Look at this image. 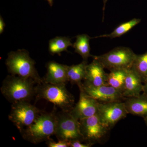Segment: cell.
Instances as JSON below:
<instances>
[{
    "instance_id": "obj_1",
    "label": "cell",
    "mask_w": 147,
    "mask_h": 147,
    "mask_svg": "<svg viewBox=\"0 0 147 147\" xmlns=\"http://www.w3.org/2000/svg\"><path fill=\"white\" fill-rule=\"evenodd\" d=\"M36 83L33 80L16 75H8L3 81L2 94L11 103L30 101L36 94Z\"/></svg>"
},
{
    "instance_id": "obj_2",
    "label": "cell",
    "mask_w": 147,
    "mask_h": 147,
    "mask_svg": "<svg viewBox=\"0 0 147 147\" xmlns=\"http://www.w3.org/2000/svg\"><path fill=\"white\" fill-rule=\"evenodd\" d=\"M56 113H40L30 126L20 132L24 140L34 144L47 142L55 135Z\"/></svg>"
},
{
    "instance_id": "obj_3",
    "label": "cell",
    "mask_w": 147,
    "mask_h": 147,
    "mask_svg": "<svg viewBox=\"0 0 147 147\" xmlns=\"http://www.w3.org/2000/svg\"><path fill=\"white\" fill-rule=\"evenodd\" d=\"M5 64L8 71L12 75L32 79L37 84L43 83L35 67L34 60L28 52L20 50L9 53Z\"/></svg>"
},
{
    "instance_id": "obj_4",
    "label": "cell",
    "mask_w": 147,
    "mask_h": 147,
    "mask_svg": "<svg viewBox=\"0 0 147 147\" xmlns=\"http://www.w3.org/2000/svg\"><path fill=\"white\" fill-rule=\"evenodd\" d=\"M36 100L45 99L61 110L70 112L74 106V96L67 89L65 84L44 83L36 87Z\"/></svg>"
},
{
    "instance_id": "obj_5",
    "label": "cell",
    "mask_w": 147,
    "mask_h": 147,
    "mask_svg": "<svg viewBox=\"0 0 147 147\" xmlns=\"http://www.w3.org/2000/svg\"><path fill=\"white\" fill-rule=\"evenodd\" d=\"M130 48L127 47H116L110 52L100 56H92L104 68L110 71L131 68L136 56Z\"/></svg>"
},
{
    "instance_id": "obj_6",
    "label": "cell",
    "mask_w": 147,
    "mask_h": 147,
    "mask_svg": "<svg viewBox=\"0 0 147 147\" xmlns=\"http://www.w3.org/2000/svg\"><path fill=\"white\" fill-rule=\"evenodd\" d=\"M55 135L58 140L84 142L80 131L79 120L74 117L70 112L61 110L59 113H56Z\"/></svg>"
},
{
    "instance_id": "obj_7",
    "label": "cell",
    "mask_w": 147,
    "mask_h": 147,
    "mask_svg": "<svg viewBox=\"0 0 147 147\" xmlns=\"http://www.w3.org/2000/svg\"><path fill=\"white\" fill-rule=\"evenodd\" d=\"M40 113L29 101H20L12 103L8 118L21 132L33 123Z\"/></svg>"
},
{
    "instance_id": "obj_8",
    "label": "cell",
    "mask_w": 147,
    "mask_h": 147,
    "mask_svg": "<svg viewBox=\"0 0 147 147\" xmlns=\"http://www.w3.org/2000/svg\"><path fill=\"white\" fill-rule=\"evenodd\" d=\"M79 121L84 142L94 144L102 143L107 138L110 129L101 123L97 114Z\"/></svg>"
},
{
    "instance_id": "obj_9",
    "label": "cell",
    "mask_w": 147,
    "mask_h": 147,
    "mask_svg": "<svg viewBox=\"0 0 147 147\" xmlns=\"http://www.w3.org/2000/svg\"><path fill=\"white\" fill-rule=\"evenodd\" d=\"M127 114L123 101L99 102L98 115L101 123L110 129L119 121L126 117Z\"/></svg>"
},
{
    "instance_id": "obj_10",
    "label": "cell",
    "mask_w": 147,
    "mask_h": 147,
    "mask_svg": "<svg viewBox=\"0 0 147 147\" xmlns=\"http://www.w3.org/2000/svg\"><path fill=\"white\" fill-rule=\"evenodd\" d=\"M78 86L80 90L79 101L74 105L70 113L74 117L80 120L97 114L99 102L87 94L81 85Z\"/></svg>"
},
{
    "instance_id": "obj_11",
    "label": "cell",
    "mask_w": 147,
    "mask_h": 147,
    "mask_svg": "<svg viewBox=\"0 0 147 147\" xmlns=\"http://www.w3.org/2000/svg\"><path fill=\"white\" fill-rule=\"evenodd\" d=\"M80 85L87 94L101 103L123 101L125 98L120 92L108 85L97 87L85 85L83 83Z\"/></svg>"
},
{
    "instance_id": "obj_12",
    "label": "cell",
    "mask_w": 147,
    "mask_h": 147,
    "mask_svg": "<svg viewBox=\"0 0 147 147\" xmlns=\"http://www.w3.org/2000/svg\"><path fill=\"white\" fill-rule=\"evenodd\" d=\"M104 69L98 61L93 59L91 63L87 65L83 84L94 87L108 85V74L105 72Z\"/></svg>"
},
{
    "instance_id": "obj_13",
    "label": "cell",
    "mask_w": 147,
    "mask_h": 147,
    "mask_svg": "<svg viewBox=\"0 0 147 147\" xmlns=\"http://www.w3.org/2000/svg\"><path fill=\"white\" fill-rule=\"evenodd\" d=\"M67 65L61 64L54 61L47 63V72L43 82L52 84H65L68 82Z\"/></svg>"
},
{
    "instance_id": "obj_14",
    "label": "cell",
    "mask_w": 147,
    "mask_h": 147,
    "mask_svg": "<svg viewBox=\"0 0 147 147\" xmlns=\"http://www.w3.org/2000/svg\"><path fill=\"white\" fill-rule=\"evenodd\" d=\"M139 75L131 68L128 69L123 96L124 98L138 96L143 92V84Z\"/></svg>"
},
{
    "instance_id": "obj_15",
    "label": "cell",
    "mask_w": 147,
    "mask_h": 147,
    "mask_svg": "<svg viewBox=\"0 0 147 147\" xmlns=\"http://www.w3.org/2000/svg\"><path fill=\"white\" fill-rule=\"evenodd\" d=\"M123 102L128 114L144 118L147 117V96L144 93L138 96L125 98Z\"/></svg>"
},
{
    "instance_id": "obj_16",
    "label": "cell",
    "mask_w": 147,
    "mask_h": 147,
    "mask_svg": "<svg viewBox=\"0 0 147 147\" xmlns=\"http://www.w3.org/2000/svg\"><path fill=\"white\" fill-rule=\"evenodd\" d=\"M87 65V61L84 60L79 64L67 66L68 82L71 84H76L78 86L82 84V81L84 80L86 75Z\"/></svg>"
},
{
    "instance_id": "obj_17",
    "label": "cell",
    "mask_w": 147,
    "mask_h": 147,
    "mask_svg": "<svg viewBox=\"0 0 147 147\" xmlns=\"http://www.w3.org/2000/svg\"><path fill=\"white\" fill-rule=\"evenodd\" d=\"M127 69H118L110 71L108 74L107 84L120 92L123 95Z\"/></svg>"
},
{
    "instance_id": "obj_18",
    "label": "cell",
    "mask_w": 147,
    "mask_h": 147,
    "mask_svg": "<svg viewBox=\"0 0 147 147\" xmlns=\"http://www.w3.org/2000/svg\"><path fill=\"white\" fill-rule=\"evenodd\" d=\"M76 38V41L73 45L75 52L81 55L84 60L87 61L88 58L92 56L90 53L89 41L91 38L88 35L82 34L77 36Z\"/></svg>"
},
{
    "instance_id": "obj_19",
    "label": "cell",
    "mask_w": 147,
    "mask_h": 147,
    "mask_svg": "<svg viewBox=\"0 0 147 147\" xmlns=\"http://www.w3.org/2000/svg\"><path fill=\"white\" fill-rule=\"evenodd\" d=\"M73 46L71 39L67 37L57 36L50 40L49 43V51L52 55H59L62 52L67 51V48Z\"/></svg>"
},
{
    "instance_id": "obj_20",
    "label": "cell",
    "mask_w": 147,
    "mask_h": 147,
    "mask_svg": "<svg viewBox=\"0 0 147 147\" xmlns=\"http://www.w3.org/2000/svg\"><path fill=\"white\" fill-rule=\"evenodd\" d=\"M141 20L139 18H134L130 21L123 23L116 28V29L110 34H105L96 37L95 38L106 37L110 38H115L119 37L126 33L132 28L137 26L141 22Z\"/></svg>"
},
{
    "instance_id": "obj_21",
    "label": "cell",
    "mask_w": 147,
    "mask_h": 147,
    "mask_svg": "<svg viewBox=\"0 0 147 147\" xmlns=\"http://www.w3.org/2000/svg\"><path fill=\"white\" fill-rule=\"evenodd\" d=\"M131 68L139 75L144 83L147 76V52L136 55Z\"/></svg>"
},
{
    "instance_id": "obj_22",
    "label": "cell",
    "mask_w": 147,
    "mask_h": 147,
    "mask_svg": "<svg viewBox=\"0 0 147 147\" xmlns=\"http://www.w3.org/2000/svg\"><path fill=\"white\" fill-rule=\"evenodd\" d=\"M47 146L49 147H70V142L65 141L58 140V142H55L51 139L46 142Z\"/></svg>"
},
{
    "instance_id": "obj_23",
    "label": "cell",
    "mask_w": 147,
    "mask_h": 147,
    "mask_svg": "<svg viewBox=\"0 0 147 147\" xmlns=\"http://www.w3.org/2000/svg\"><path fill=\"white\" fill-rule=\"evenodd\" d=\"M84 142L76 140V141H72L70 142V146L71 147H90L92 146L94 144L92 143L85 142L83 143Z\"/></svg>"
},
{
    "instance_id": "obj_24",
    "label": "cell",
    "mask_w": 147,
    "mask_h": 147,
    "mask_svg": "<svg viewBox=\"0 0 147 147\" xmlns=\"http://www.w3.org/2000/svg\"><path fill=\"white\" fill-rule=\"evenodd\" d=\"M5 27V24L4 22L3 18L1 16L0 17V34H2Z\"/></svg>"
},
{
    "instance_id": "obj_25",
    "label": "cell",
    "mask_w": 147,
    "mask_h": 147,
    "mask_svg": "<svg viewBox=\"0 0 147 147\" xmlns=\"http://www.w3.org/2000/svg\"><path fill=\"white\" fill-rule=\"evenodd\" d=\"M143 92L147 96V76L143 84Z\"/></svg>"
},
{
    "instance_id": "obj_26",
    "label": "cell",
    "mask_w": 147,
    "mask_h": 147,
    "mask_svg": "<svg viewBox=\"0 0 147 147\" xmlns=\"http://www.w3.org/2000/svg\"><path fill=\"white\" fill-rule=\"evenodd\" d=\"M47 1L49 3L50 6H52L53 5V0H47Z\"/></svg>"
},
{
    "instance_id": "obj_27",
    "label": "cell",
    "mask_w": 147,
    "mask_h": 147,
    "mask_svg": "<svg viewBox=\"0 0 147 147\" xmlns=\"http://www.w3.org/2000/svg\"><path fill=\"white\" fill-rule=\"evenodd\" d=\"M107 0H103V11H104L105 10V5H106V3H107Z\"/></svg>"
},
{
    "instance_id": "obj_28",
    "label": "cell",
    "mask_w": 147,
    "mask_h": 147,
    "mask_svg": "<svg viewBox=\"0 0 147 147\" xmlns=\"http://www.w3.org/2000/svg\"><path fill=\"white\" fill-rule=\"evenodd\" d=\"M144 120L145 123L146 124V125L147 126V117L144 118Z\"/></svg>"
}]
</instances>
